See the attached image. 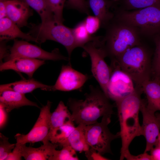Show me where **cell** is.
Listing matches in <instances>:
<instances>
[{
    "mask_svg": "<svg viewBox=\"0 0 160 160\" xmlns=\"http://www.w3.org/2000/svg\"><path fill=\"white\" fill-rule=\"evenodd\" d=\"M56 20L63 23V10L67 0H46Z\"/></svg>",
    "mask_w": 160,
    "mask_h": 160,
    "instance_id": "f546056e",
    "label": "cell"
},
{
    "mask_svg": "<svg viewBox=\"0 0 160 160\" xmlns=\"http://www.w3.org/2000/svg\"><path fill=\"white\" fill-rule=\"evenodd\" d=\"M8 112L5 108L0 105V129H2L6 125L8 118Z\"/></svg>",
    "mask_w": 160,
    "mask_h": 160,
    "instance_id": "8d00e7d4",
    "label": "cell"
},
{
    "mask_svg": "<svg viewBox=\"0 0 160 160\" xmlns=\"http://www.w3.org/2000/svg\"><path fill=\"white\" fill-rule=\"evenodd\" d=\"M114 17L133 27L142 39L160 36V8L152 7L130 11L113 9Z\"/></svg>",
    "mask_w": 160,
    "mask_h": 160,
    "instance_id": "277c9868",
    "label": "cell"
},
{
    "mask_svg": "<svg viewBox=\"0 0 160 160\" xmlns=\"http://www.w3.org/2000/svg\"><path fill=\"white\" fill-rule=\"evenodd\" d=\"M16 145L9 141V138L0 133V160H5Z\"/></svg>",
    "mask_w": 160,
    "mask_h": 160,
    "instance_id": "4dcf8cb0",
    "label": "cell"
},
{
    "mask_svg": "<svg viewBox=\"0 0 160 160\" xmlns=\"http://www.w3.org/2000/svg\"><path fill=\"white\" fill-rule=\"evenodd\" d=\"M73 36L77 47H82L87 43L93 40L92 36L88 32L84 20L79 23L72 28Z\"/></svg>",
    "mask_w": 160,
    "mask_h": 160,
    "instance_id": "4316f807",
    "label": "cell"
},
{
    "mask_svg": "<svg viewBox=\"0 0 160 160\" xmlns=\"http://www.w3.org/2000/svg\"><path fill=\"white\" fill-rule=\"evenodd\" d=\"M28 33L39 39L40 43L47 40H52L63 45L68 55L69 62L72 53L77 46L75 41L72 28L64 25L63 23L55 19L41 23L38 25H32Z\"/></svg>",
    "mask_w": 160,
    "mask_h": 160,
    "instance_id": "8992f818",
    "label": "cell"
},
{
    "mask_svg": "<svg viewBox=\"0 0 160 160\" xmlns=\"http://www.w3.org/2000/svg\"><path fill=\"white\" fill-rule=\"evenodd\" d=\"M65 5L68 8L75 9L87 15H90L89 8L86 0H67Z\"/></svg>",
    "mask_w": 160,
    "mask_h": 160,
    "instance_id": "1f68e13d",
    "label": "cell"
},
{
    "mask_svg": "<svg viewBox=\"0 0 160 160\" xmlns=\"http://www.w3.org/2000/svg\"><path fill=\"white\" fill-rule=\"evenodd\" d=\"M152 7L160 8V0H118L113 8L130 11Z\"/></svg>",
    "mask_w": 160,
    "mask_h": 160,
    "instance_id": "cb8c5ba5",
    "label": "cell"
},
{
    "mask_svg": "<svg viewBox=\"0 0 160 160\" xmlns=\"http://www.w3.org/2000/svg\"><path fill=\"white\" fill-rule=\"evenodd\" d=\"M6 0H0V18L7 17L6 5Z\"/></svg>",
    "mask_w": 160,
    "mask_h": 160,
    "instance_id": "74e56055",
    "label": "cell"
},
{
    "mask_svg": "<svg viewBox=\"0 0 160 160\" xmlns=\"http://www.w3.org/2000/svg\"><path fill=\"white\" fill-rule=\"evenodd\" d=\"M155 146L160 147V134L158 137L157 140V143Z\"/></svg>",
    "mask_w": 160,
    "mask_h": 160,
    "instance_id": "ab89813d",
    "label": "cell"
},
{
    "mask_svg": "<svg viewBox=\"0 0 160 160\" xmlns=\"http://www.w3.org/2000/svg\"><path fill=\"white\" fill-rule=\"evenodd\" d=\"M6 5L8 18L20 28L27 25L33 12L26 3L21 0H6Z\"/></svg>",
    "mask_w": 160,
    "mask_h": 160,
    "instance_id": "9a60e30c",
    "label": "cell"
},
{
    "mask_svg": "<svg viewBox=\"0 0 160 160\" xmlns=\"http://www.w3.org/2000/svg\"><path fill=\"white\" fill-rule=\"evenodd\" d=\"M121 68L133 80L135 86L142 87L151 76V53L142 44L131 48L116 58Z\"/></svg>",
    "mask_w": 160,
    "mask_h": 160,
    "instance_id": "5b68a950",
    "label": "cell"
},
{
    "mask_svg": "<svg viewBox=\"0 0 160 160\" xmlns=\"http://www.w3.org/2000/svg\"><path fill=\"white\" fill-rule=\"evenodd\" d=\"M102 46L107 57L116 58L128 49L142 44V39L136 29L114 17L104 28Z\"/></svg>",
    "mask_w": 160,
    "mask_h": 160,
    "instance_id": "3957f363",
    "label": "cell"
},
{
    "mask_svg": "<svg viewBox=\"0 0 160 160\" xmlns=\"http://www.w3.org/2000/svg\"><path fill=\"white\" fill-rule=\"evenodd\" d=\"M18 26L7 17L0 19V41L20 38L27 41L41 44L39 40L28 33L22 31Z\"/></svg>",
    "mask_w": 160,
    "mask_h": 160,
    "instance_id": "2e32d148",
    "label": "cell"
},
{
    "mask_svg": "<svg viewBox=\"0 0 160 160\" xmlns=\"http://www.w3.org/2000/svg\"><path fill=\"white\" fill-rule=\"evenodd\" d=\"M82 48L90 57L92 75L105 94L111 71L105 60L107 56L102 47L101 36H95Z\"/></svg>",
    "mask_w": 160,
    "mask_h": 160,
    "instance_id": "ba28073f",
    "label": "cell"
},
{
    "mask_svg": "<svg viewBox=\"0 0 160 160\" xmlns=\"http://www.w3.org/2000/svg\"><path fill=\"white\" fill-rule=\"evenodd\" d=\"M135 90L131 94L115 103L120 126L119 131L121 141L120 160L124 159L125 155L129 151V147L136 137L142 135L139 113L143 92L142 87L135 86Z\"/></svg>",
    "mask_w": 160,
    "mask_h": 160,
    "instance_id": "6da1fadb",
    "label": "cell"
},
{
    "mask_svg": "<svg viewBox=\"0 0 160 160\" xmlns=\"http://www.w3.org/2000/svg\"><path fill=\"white\" fill-rule=\"evenodd\" d=\"M84 21L88 32L91 35L96 33L101 27L100 20L95 16L88 15Z\"/></svg>",
    "mask_w": 160,
    "mask_h": 160,
    "instance_id": "d6a6232c",
    "label": "cell"
},
{
    "mask_svg": "<svg viewBox=\"0 0 160 160\" xmlns=\"http://www.w3.org/2000/svg\"><path fill=\"white\" fill-rule=\"evenodd\" d=\"M35 10L40 16L41 23L55 19L46 0H21Z\"/></svg>",
    "mask_w": 160,
    "mask_h": 160,
    "instance_id": "484cf974",
    "label": "cell"
},
{
    "mask_svg": "<svg viewBox=\"0 0 160 160\" xmlns=\"http://www.w3.org/2000/svg\"><path fill=\"white\" fill-rule=\"evenodd\" d=\"M155 114L160 124V113H157Z\"/></svg>",
    "mask_w": 160,
    "mask_h": 160,
    "instance_id": "60d3db41",
    "label": "cell"
},
{
    "mask_svg": "<svg viewBox=\"0 0 160 160\" xmlns=\"http://www.w3.org/2000/svg\"><path fill=\"white\" fill-rule=\"evenodd\" d=\"M111 116V115L103 116L100 122L85 126L84 127L87 143L90 147L102 155L106 153L112 154L111 143L113 140L120 137L119 132L113 134L108 128Z\"/></svg>",
    "mask_w": 160,
    "mask_h": 160,
    "instance_id": "52a82bcc",
    "label": "cell"
},
{
    "mask_svg": "<svg viewBox=\"0 0 160 160\" xmlns=\"http://www.w3.org/2000/svg\"><path fill=\"white\" fill-rule=\"evenodd\" d=\"M89 89L84 99L70 98L67 103L73 120L78 125L93 124L100 117L113 113V105L101 89L92 85Z\"/></svg>",
    "mask_w": 160,
    "mask_h": 160,
    "instance_id": "7a4b0ae2",
    "label": "cell"
},
{
    "mask_svg": "<svg viewBox=\"0 0 160 160\" xmlns=\"http://www.w3.org/2000/svg\"><path fill=\"white\" fill-rule=\"evenodd\" d=\"M88 6L101 22V27L104 28L113 18L112 8L115 2L112 0H87Z\"/></svg>",
    "mask_w": 160,
    "mask_h": 160,
    "instance_id": "ac0fdd59",
    "label": "cell"
},
{
    "mask_svg": "<svg viewBox=\"0 0 160 160\" xmlns=\"http://www.w3.org/2000/svg\"><path fill=\"white\" fill-rule=\"evenodd\" d=\"M142 87L147 98V108L155 113L160 111V83L150 79L145 82Z\"/></svg>",
    "mask_w": 160,
    "mask_h": 160,
    "instance_id": "44dd1931",
    "label": "cell"
},
{
    "mask_svg": "<svg viewBox=\"0 0 160 160\" xmlns=\"http://www.w3.org/2000/svg\"><path fill=\"white\" fill-rule=\"evenodd\" d=\"M155 49L152 61L151 75L153 79L160 83V36L153 40Z\"/></svg>",
    "mask_w": 160,
    "mask_h": 160,
    "instance_id": "83f0119b",
    "label": "cell"
},
{
    "mask_svg": "<svg viewBox=\"0 0 160 160\" xmlns=\"http://www.w3.org/2000/svg\"><path fill=\"white\" fill-rule=\"evenodd\" d=\"M140 111L143 116L142 135L145 137L146 141L144 153H147L154 148L157 143L160 134V124L155 113L147 108L144 100H142Z\"/></svg>",
    "mask_w": 160,
    "mask_h": 160,
    "instance_id": "4fadbf2b",
    "label": "cell"
},
{
    "mask_svg": "<svg viewBox=\"0 0 160 160\" xmlns=\"http://www.w3.org/2000/svg\"><path fill=\"white\" fill-rule=\"evenodd\" d=\"M51 105L52 102L48 100L47 104L41 108L36 121L28 133L25 135L17 133L15 135L16 143L21 145L42 142L44 143L49 141L48 137L50 129Z\"/></svg>",
    "mask_w": 160,
    "mask_h": 160,
    "instance_id": "8fae6325",
    "label": "cell"
},
{
    "mask_svg": "<svg viewBox=\"0 0 160 160\" xmlns=\"http://www.w3.org/2000/svg\"><path fill=\"white\" fill-rule=\"evenodd\" d=\"M14 40L13 45L9 48L8 54L5 58V61L15 58L23 57L44 60H65L69 62L68 57L61 54L58 48L49 52L26 41Z\"/></svg>",
    "mask_w": 160,
    "mask_h": 160,
    "instance_id": "30bf717a",
    "label": "cell"
},
{
    "mask_svg": "<svg viewBox=\"0 0 160 160\" xmlns=\"http://www.w3.org/2000/svg\"><path fill=\"white\" fill-rule=\"evenodd\" d=\"M112 0L114 1L115 2H116L118 0Z\"/></svg>",
    "mask_w": 160,
    "mask_h": 160,
    "instance_id": "b9f144b4",
    "label": "cell"
},
{
    "mask_svg": "<svg viewBox=\"0 0 160 160\" xmlns=\"http://www.w3.org/2000/svg\"><path fill=\"white\" fill-rule=\"evenodd\" d=\"M89 77L72 68L71 64L63 65L57 81L50 91H70L81 89Z\"/></svg>",
    "mask_w": 160,
    "mask_h": 160,
    "instance_id": "7c38bea8",
    "label": "cell"
},
{
    "mask_svg": "<svg viewBox=\"0 0 160 160\" xmlns=\"http://www.w3.org/2000/svg\"><path fill=\"white\" fill-rule=\"evenodd\" d=\"M85 126L80 124L76 127L63 147L70 145L76 151L79 153L85 152L88 150L90 147L87 143L85 139L84 131Z\"/></svg>",
    "mask_w": 160,
    "mask_h": 160,
    "instance_id": "603a6c76",
    "label": "cell"
},
{
    "mask_svg": "<svg viewBox=\"0 0 160 160\" xmlns=\"http://www.w3.org/2000/svg\"><path fill=\"white\" fill-rule=\"evenodd\" d=\"M151 151L154 160H160V147L155 146Z\"/></svg>",
    "mask_w": 160,
    "mask_h": 160,
    "instance_id": "f35d334b",
    "label": "cell"
},
{
    "mask_svg": "<svg viewBox=\"0 0 160 160\" xmlns=\"http://www.w3.org/2000/svg\"><path fill=\"white\" fill-rule=\"evenodd\" d=\"M60 150H55L49 160H79L76 151L71 146L62 147Z\"/></svg>",
    "mask_w": 160,
    "mask_h": 160,
    "instance_id": "f1b7e54d",
    "label": "cell"
},
{
    "mask_svg": "<svg viewBox=\"0 0 160 160\" xmlns=\"http://www.w3.org/2000/svg\"><path fill=\"white\" fill-rule=\"evenodd\" d=\"M74 122L72 115L67 106L61 101L55 111L51 113L50 119L49 133L55 129L68 123Z\"/></svg>",
    "mask_w": 160,
    "mask_h": 160,
    "instance_id": "7402d4cb",
    "label": "cell"
},
{
    "mask_svg": "<svg viewBox=\"0 0 160 160\" xmlns=\"http://www.w3.org/2000/svg\"><path fill=\"white\" fill-rule=\"evenodd\" d=\"M51 86L44 84L32 78L1 85L0 93L7 90L13 91L25 94L31 92L36 89L50 91Z\"/></svg>",
    "mask_w": 160,
    "mask_h": 160,
    "instance_id": "ffe728a7",
    "label": "cell"
},
{
    "mask_svg": "<svg viewBox=\"0 0 160 160\" xmlns=\"http://www.w3.org/2000/svg\"><path fill=\"white\" fill-rule=\"evenodd\" d=\"M59 145L48 141L40 147L27 146L26 144L21 145L22 156L26 160H49Z\"/></svg>",
    "mask_w": 160,
    "mask_h": 160,
    "instance_id": "d6986e66",
    "label": "cell"
},
{
    "mask_svg": "<svg viewBox=\"0 0 160 160\" xmlns=\"http://www.w3.org/2000/svg\"><path fill=\"white\" fill-rule=\"evenodd\" d=\"M75 127L74 122L66 124L49 133L48 140L62 147Z\"/></svg>",
    "mask_w": 160,
    "mask_h": 160,
    "instance_id": "d4e9b609",
    "label": "cell"
},
{
    "mask_svg": "<svg viewBox=\"0 0 160 160\" xmlns=\"http://www.w3.org/2000/svg\"><path fill=\"white\" fill-rule=\"evenodd\" d=\"M124 158L127 160H154L152 155L148 154L147 153L144 152L142 154L135 156L131 154L129 152L125 155Z\"/></svg>",
    "mask_w": 160,
    "mask_h": 160,
    "instance_id": "e575fe53",
    "label": "cell"
},
{
    "mask_svg": "<svg viewBox=\"0 0 160 160\" xmlns=\"http://www.w3.org/2000/svg\"><path fill=\"white\" fill-rule=\"evenodd\" d=\"M110 75L105 95L115 103L133 92L134 82L130 77L121 68L115 59H111Z\"/></svg>",
    "mask_w": 160,
    "mask_h": 160,
    "instance_id": "9c48e42d",
    "label": "cell"
},
{
    "mask_svg": "<svg viewBox=\"0 0 160 160\" xmlns=\"http://www.w3.org/2000/svg\"><path fill=\"white\" fill-rule=\"evenodd\" d=\"M84 152L85 156L89 160H109L104 157L96 150L90 147Z\"/></svg>",
    "mask_w": 160,
    "mask_h": 160,
    "instance_id": "836d02e7",
    "label": "cell"
},
{
    "mask_svg": "<svg viewBox=\"0 0 160 160\" xmlns=\"http://www.w3.org/2000/svg\"><path fill=\"white\" fill-rule=\"evenodd\" d=\"M44 63L45 61L44 60L26 57H17L1 62L0 71L12 70L18 73H25L28 75L29 79H32L35 71Z\"/></svg>",
    "mask_w": 160,
    "mask_h": 160,
    "instance_id": "5bb4252c",
    "label": "cell"
},
{
    "mask_svg": "<svg viewBox=\"0 0 160 160\" xmlns=\"http://www.w3.org/2000/svg\"><path fill=\"white\" fill-rule=\"evenodd\" d=\"M22 157L21 145L16 143L13 151L8 155L5 160H20Z\"/></svg>",
    "mask_w": 160,
    "mask_h": 160,
    "instance_id": "d590c367",
    "label": "cell"
},
{
    "mask_svg": "<svg viewBox=\"0 0 160 160\" xmlns=\"http://www.w3.org/2000/svg\"><path fill=\"white\" fill-rule=\"evenodd\" d=\"M0 105L9 113L15 109L25 106H31L39 108L35 102L28 99L25 94L13 91L7 90L0 93Z\"/></svg>",
    "mask_w": 160,
    "mask_h": 160,
    "instance_id": "e0dca14e",
    "label": "cell"
}]
</instances>
